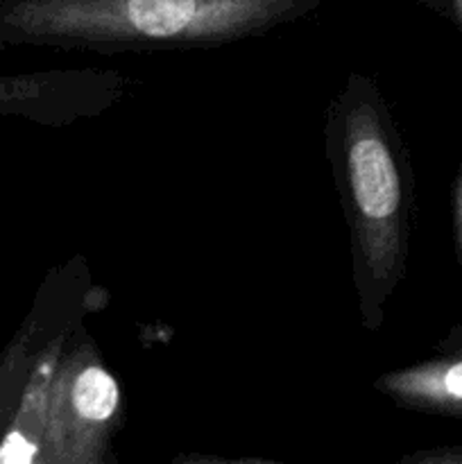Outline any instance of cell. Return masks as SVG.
Wrapping results in <instances>:
<instances>
[{
    "instance_id": "6da1fadb",
    "label": "cell",
    "mask_w": 462,
    "mask_h": 464,
    "mask_svg": "<svg viewBox=\"0 0 462 464\" xmlns=\"http://www.w3.org/2000/svg\"><path fill=\"white\" fill-rule=\"evenodd\" d=\"M324 145L351 243L365 329H380L406 276L415 179L392 113L371 77L351 72L326 109Z\"/></svg>"
},
{
    "instance_id": "7a4b0ae2",
    "label": "cell",
    "mask_w": 462,
    "mask_h": 464,
    "mask_svg": "<svg viewBox=\"0 0 462 464\" xmlns=\"http://www.w3.org/2000/svg\"><path fill=\"white\" fill-rule=\"evenodd\" d=\"M322 0H0V48L95 53L216 48L263 34Z\"/></svg>"
},
{
    "instance_id": "3957f363",
    "label": "cell",
    "mask_w": 462,
    "mask_h": 464,
    "mask_svg": "<svg viewBox=\"0 0 462 464\" xmlns=\"http://www.w3.org/2000/svg\"><path fill=\"white\" fill-rule=\"evenodd\" d=\"M122 424V390L93 340L72 334L53 376L43 464H104Z\"/></svg>"
},
{
    "instance_id": "277c9868",
    "label": "cell",
    "mask_w": 462,
    "mask_h": 464,
    "mask_svg": "<svg viewBox=\"0 0 462 464\" xmlns=\"http://www.w3.org/2000/svg\"><path fill=\"white\" fill-rule=\"evenodd\" d=\"M130 77L113 71L63 68L0 75V118L62 127L100 116L125 98Z\"/></svg>"
},
{
    "instance_id": "5b68a950",
    "label": "cell",
    "mask_w": 462,
    "mask_h": 464,
    "mask_svg": "<svg viewBox=\"0 0 462 464\" xmlns=\"http://www.w3.org/2000/svg\"><path fill=\"white\" fill-rule=\"evenodd\" d=\"M72 270L75 267H66V276L54 272L45 281L27 320L23 322L18 334L14 335L12 343L0 356V440L16 411L27 372H30L32 361L43 340L57 326L80 320L84 313H89V284L77 285V276H72Z\"/></svg>"
},
{
    "instance_id": "8992f818",
    "label": "cell",
    "mask_w": 462,
    "mask_h": 464,
    "mask_svg": "<svg viewBox=\"0 0 462 464\" xmlns=\"http://www.w3.org/2000/svg\"><path fill=\"white\" fill-rule=\"evenodd\" d=\"M374 388L406 411L462 420V324L453 326L430 356L380 374Z\"/></svg>"
},
{
    "instance_id": "52a82bcc",
    "label": "cell",
    "mask_w": 462,
    "mask_h": 464,
    "mask_svg": "<svg viewBox=\"0 0 462 464\" xmlns=\"http://www.w3.org/2000/svg\"><path fill=\"white\" fill-rule=\"evenodd\" d=\"M401 462H406V464H462V444H453V447L424 449V451L410 453V456L403 458Z\"/></svg>"
},
{
    "instance_id": "ba28073f",
    "label": "cell",
    "mask_w": 462,
    "mask_h": 464,
    "mask_svg": "<svg viewBox=\"0 0 462 464\" xmlns=\"http://www.w3.org/2000/svg\"><path fill=\"white\" fill-rule=\"evenodd\" d=\"M451 229H453V249H456L457 263L462 266V166H460V172H457L456 186H453Z\"/></svg>"
},
{
    "instance_id": "9c48e42d",
    "label": "cell",
    "mask_w": 462,
    "mask_h": 464,
    "mask_svg": "<svg viewBox=\"0 0 462 464\" xmlns=\"http://www.w3.org/2000/svg\"><path fill=\"white\" fill-rule=\"evenodd\" d=\"M435 14L451 23L457 32H462V0H424Z\"/></svg>"
}]
</instances>
